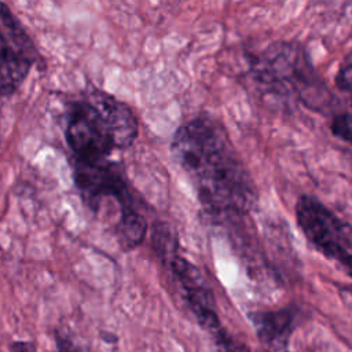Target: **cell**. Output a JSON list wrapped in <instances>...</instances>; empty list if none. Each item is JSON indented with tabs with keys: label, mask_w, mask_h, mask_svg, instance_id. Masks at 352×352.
Instances as JSON below:
<instances>
[{
	"label": "cell",
	"mask_w": 352,
	"mask_h": 352,
	"mask_svg": "<svg viewBox=\"0 0 352 352\" xmlns=\"http://www.w3.org/2000/svg\"><path fill=\"white\" fill-rule=\"evenodd\" d=\"M296 219L308 242L324 257L341 267L352 257V226L337 217L312 195H301L296 204Z\"/></svg>",
	"instance_id": "6"
},
{
	"label": "cell",
	"mask_w": 352,
	"mask_h": 352,
	"mask_svg": "<svg viewBox=\"0 0 352 352\" xmlns=\"http://www.w3.org/2000/svg\"><path fill=\"white\" fill-rule=\"evenodd\" d=\"M341 268H342V270H344V271H345V272L352 278V257H351V258H349V260H348V261H346Z\"/></svg>",
	"instance_id": "15"
},
{
	"label": "cell",
	"mask_w": 352,
	"mask_h": 352,
	"mask_svg": "<svg viewBox=\"0 0 352 352\" xmlns=\"http://www.w3.org/2000/svg\"><path fill=\"white\" fill-rule=\"evenodd\" d=\"M100 334H102V336H100V338H102V340H104L106 342H109V344H114V342H117V336H116V334H113V333H107V331H102Z\"/></svg>",
	"instance_id": "14"
},
{
	"label": "cell",
	"mask_w": 352,
	"mask_h": 352,
	"mask_svg": "<svg viewBox=\"0 0 352 352\" xmlns=\"http://www.w3.org/2000/svg\"><path fill=\"white\" fill-rule=\"evenodd\" d=\"M55 346L56 352H91L85 345L62 330L55 333Z\"/></svg>",
	"instance_id": "12"
},
{
	"label": "cell",
	"mask_w": 352,
	"mask_h": 352,
	"mask_svg": "<svg viewBox=\"0 0 352 352\" xmlns=\"http://www.w3.org/2000/svg\"><path fill=\"white\" fill-rule=\"evenodd\" d=\"M331 133L348 143H352V116L348 113L337 114L330 124Z\"/></svg>",
	"instance_id": "10"
},
{
	"label": "cell",
	"mask_w": 352,
	"mask_h": 352,
	"mask_svg": "<svg viewBox=\"0 0 352 352\" xmlns=\"http://www.w3.org/2000/svg\"><path fill=\"white\" fill-rule=\"evenodd\" d=\"M138 135L133 110L100 88L89 87L67 103L65 139L74 157L107 160L131 147Z\"/></svg>",
	"instance_id": "2"
},
{
	"label": "cell",
	"mask_w": 352,
	"mask_h": 352,
	"mask_svg": "<svg viewBox=\"0 0 352 352\" xmlns=\"http://www.w3.org/2000/svg\"><path fill=\"white\" fill-rule=\"evenodd\" d=\"M40 60V52L22 23L0 1V96L15 94Z\"/></svg>",
	"instance_id": "7"
},
{
	"label": "cell",
	"mask_w": 352,
	"mask_h": 352,
	"mask_svg": "<svg viewBox=\"0 0 352 352\" xmlns=\"http://www.w3.org/2000/svg\"><path fill=\"white\" fill-rule=\"evenodd\" d=\"M73 182L82 204L98 214L103 201L111 198L118 205V220L114 232L118 243L138 248L147 235L148 223L142 213L124 169L107 160H87L72 155Z\"/></svg>",
	"instance_id": "3"
},
{
	"label": "cell",
	"mask_w": 352,
	"mask_h": 352,
	"mask_svg": "<svg viewBox=\"0 0 352 352\" xmlns=\"http://www.w3.org/2000/svg\"><path fill=\"white\" fill-rule=\"evenodd\" d=\"M212 337L214 340V344H216L219 352H250L245 344L235 340L223 327L219 331H216Z\"/></svg>",
	"instance_id": "9"
},
{
	"label": "cell",
	"mask_w": 352,
	"mask_h": 352,
	"mask_svg": "<svg viewBox=\"0 0 352 352\" xmlns=\"http://www.w3.org/2000/svg\"><path fill=\"white\" fill-rule=\"evenodd\" d=\"M151 241L157 254L162 258V261L168 263V267L177 280L183 292V297L197 322L202 329L213 336L223 326L216 312V302L212 289L206 283L204 275L192 263L177 253L179 243L168 224H154Z\"/></svg>",
	"instance_id": "5"
},
{
	"label": "cell",
	"mask_w": 352,
	"mask_h": 352,
	"mask_svg": "<svg viewBox=\"0 0 352 352\" xmlns=\"http://www.w3.org/2000/svg\"><path fill=\"white\" fill-rule=\"evenodd\" d=\"M170 151L190 177L208 216L231 219L246 214L257 202L254 183L223 125L201 114L173 133Z\"/></svg>",
	"instance_id": "1"
},
{
	"label": "cell",
	"mask_w": 352,
	"mask_h": 352,
	"mask_svg": "<svg viewBox=\"0 0 352 352\" xmlns=\"http://www.w3.org/2000/svg\"><path fill=\"white\" fill-rule=\"evenodd\" d=\"M336 85L341 91L349 92L352 96V54L346 55L341 62L336 74Z\"/></svg>",
	"instance_id": "11"
},
{
	"label": "cell",
	"mask_w": 352,
	"mask_h": 352,
	"mask_svg": "<svg viewBox=\"0 0 352 352\" xmlns=\"http://www.w3.org/2000/svg\"><path fill=\"white\" fill-rule=\"evenodd\" d=\"M11 352H37L36 346L30 341H14L10 345Z\"/></svg>",
	"instance_id": "13"
},
{
	"label": "cell",
	"mask_w": 352,
	"mask_h": 352,
	"mask_svg": "<svg viewBox=\"0 0 352 352\" xmlns=\"http://www.w3.org/2000/svg\"><path fill=\"white\" fill-rule=\"evenodd\" d=\"M257 80L278 94H294L305 106L322 111L331 102V94L316 76L301 47L275 43L253 58Z\"/></svg>",
	"instance_id": "4"
},
{
	"label": "cell",
	"mask_w": 352,
	"mask_h": 352,
	"mask_svg": "<svg viewBox=\"0 0 352 352\" xmlns=\"http://www.w3.org/2000/svg\"><path fill=\"white\" fill-rule=\"evenodd\" d=\"M294 318L296 312L290 308L249 314V319L260 342L275 352L287 348L294 329Z\"/></svg>",
	"instance_id": "8"
}]
</instances>
